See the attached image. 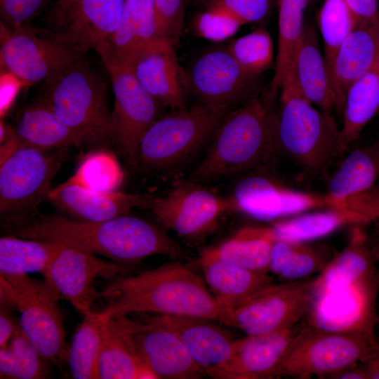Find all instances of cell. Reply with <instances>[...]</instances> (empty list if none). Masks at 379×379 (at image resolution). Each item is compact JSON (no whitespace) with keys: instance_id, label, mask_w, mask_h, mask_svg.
Masks as SVG:
<instances>
[{"instance_id":"d4e9b609","label":"cell","mask_w":379,"mask_h":379,"mask_svg":"<svg viewBox=\"0 0 379 379\" xmlns=\"http://www.w3.org/2000/svg\"><path fill=\"white\" fill-rule=\"evenodd\" d=\"M379 52V27L357 25L337 52L332 71L335 110L343 114L350 86L373 65Z\"/></svg>"},{"instance_id":"4dcf8cb0","label":"cell","mask_w":379,"mask_h":379,"mask_svg":"<svg viewBox=\"0 0 379 379\" xmlns=\"http://www.w3.org/2000/svg\"><path fill=\"white\" fill-rule=\"evenodd\" d=\"M310 0H279L278 47L270 98L293 82V67L305 25L304 12Z\"/></svg>"},{"instance_id":"e0dca14e","label":"cell","mask_w":379,"mask_h":379,"mask_svg":"<svg viewBox=\"0 0 379 379\" xmlns=\"http://www.w3.org/2000/svg\"><path fill=\"white\" fill-rule=\"evenodd\" d=\"M119 324L157 379H197L206 375L177 335L150 317L143 322L117 314Z\"/></svg>"},{"instance_id":"8fae6325","label":"cell","mask_w":379,"mask_h":379,"mask_svg":"<svg viewBox=\"0 0 379 379\" xmlns=\"http://www.w3.org/2000/svg\"><path fill=\"white\" fill-rule=\"evenodd\" d=\"M314 278L269 284L225 313L220 322L246 335H262L295 326L305 319Z\"/></svg>"},{"instance_id":"8992f818","label":"cell","mask_w":379,"mask_h":379,"mask_svg":"<svg viewBox=\"0 0 379 379\" xmlns=\"http://www.w3.org/2000/svg\"><path fill=\"white\" fill-rule=\"evenodd\" d=\"M81 55L46 82L45 97L58 117L89 146L114 144L108 86Z\"/></svg>"},{"instance_id":"2e32d148","label":"cell","mask_w":379,"mask_h":379,"mask_svg":"<svg viewBox=\"0 0 379 379\" xmlns=\"http://www.w3.org/2000/svg\"><path fill=\"white\" fill-rule=\"evenodd\" d=\"M114 96L112 123L114 144L133 167H139L141 140L164 109L140 84L133 70L109 72Z\"/></svg>"},{"instance_id":"277c9868","label":"cell","mask_w":379,"mask_h":379,"mask_svg":"<svg viewBox=\"0 0 379 379\" xmlns=\"http://www.w3.org/2000/svg\"><path fill=\"white\" fill-rule=\"evenodd\" d=\"M279 154L273 110L257 93L225 115L188 180L201 183L262 168Z\"/></svg>"},{"instance_id":"52a82bcc","label":"cell","mask_w":379,"mask_h":379,"mask_svg":"<svg viewBox=\"0 0 379 379\" xmlns=\"http://www.w3.org/2000/svg\"><path fill=\"white\" fill-rule=\"evenodd\" d=\"M60 296L47 279L0 274V302L19 313L23 333L46 360L58 367L67 363L68 352L58 305Z\"/></svg>"},{"instance_id":"9a60e30c","label":"cell","mask_w":379,"mask_h":379,"mask_svg":"<svg viewBox=\"0 0 379 379\" xmlns=\"http://www.w3.org/2000/svg\"><path fill=\"white\" fill-rule=\"evenodd\" d=\"M126 0H58L49 14L55 38L81 54L112 38Z\"/></svg>"},{"instance_id":"8d00e7d4","label":"cell","mask_w":379,"mask_h":379,"mask_svg":"<svg viewBox=\"0 0 379 379\" xmlns=\"http://www.w3.org/2000/svg\"><path fill=\"white\" fill-rule=\"evenodd\" d=\"M331 259L324 249L307 242L276 239L271 251L270 272L284 281L306 279L320 273Z\"/></svg>"},{"instance_id":"d590c367","label":"cell","mask_w":379,"mask_h":379,"mask_svg":"<svg viewBox=\"0 0 379 379\" xmlns=\"http://www.w3.org/2000/svg\"><path fill=\"white\" fill-rule=\"evenodd\" d=\"M58 243L4 234L0 239V274L46 277Z\"/></svg>"},{"instance_id":"816d5d0a","label":"cell","mask_w":379,"mask_h":379,"mask_svg":"<svg viewBox=\"0 0 379 379\" xmlns=\"http://www.w3.org/2000/svg\"><path fill=\"white\" fill-rule=\"evenodd\" d=\"M377 329L378 332V337H376L379 340V301L377 302V310H376V321L375 326V330Z\"/></svg>"},{"instance_id":"f1b7e54d","label":"cell","mask_w":379,"mask_h":379,"mask_svg":"<svg viewBox=\"0 0 379 379\" xmlns=\"http://www.w3.org/2000/svg\"><path fill=\"white\" fill-rule=\"evenodd\" d=\"M13 128L21 146L48 150L88 146L58 117L45 96L23 112Z\"/></svg>"},{"instance_id":"7c38bea8","label":"cell","mask_w":379,"mask_h":379,"mask_svg":"<svg viewBox=\"0 0 379 379\" xmlns=\"http://www.w3.org/2000/svg\"><path fill=\"white\" fill-rule=\"evenodd\" d=\"M81 55L49 31L1 24V57L7 70L25 84L47 82Z\"/></svg>"},{"instance_id":"d6986e66","label":"cell","mask_w":379,"mask_h":379,"mask_svg":"<svg viewBox=\"0 0 379 379\" xmlns=\"http://www.w3.org/2000/svg\"><path fill=\"white\" fill-rule=\"evenodd\" d=\"M163 40L154 0H126L114 35L95 51L108 72L132 70L145 53Z\"/></svg>"},{"instance_id":"f5cc1de1","label":"cell","mask_w":379,"mask_h":379,"mask_svg":"<svg viewBox=\"0 0 379 379\" xmlns=\"http://www.w3.org/2000/svg\"><path fill=\"white\" fill-rule=\"evenodd\" d=\"M192 0H187V2L188 3L189 1H192Z\"/></svg>"},{"instance_id":"6da1fadb","label":"cell","mask_w":379,"mask_h":379,"mask_svg":"<svg viewBox=\"0 0 379 379\" xmlns=\"http://www.w3.org/2000/svg\"><path fill=\"white\" fill-rule=\"evenodd\" d=\"M378 289L379 268L368 237L354 229L345 247L314 277L306 325L375 335Z\"/></svg>"},{"instance_id":"f546056e","label":"cell","mask_w":379,"mask_h":379,"mask_svg":"<svg viewBox=\"0 0 379 379\" xmlns=\"http://www.w3.org/2000/svg\"><path fill=\"white\" fill-rule=\"evenodd\" d=\"M276 237L272 227L247 226L201 255L252 271L269 273L271 251Z\"/></svg>"},{"instance_id":"44dd1931","label":"cell","mask_w":379,"mask_h":379,"mask_svg":"<svg viewBox=\"0 0 379 379\" xmlns=\"http://www.w3.org/2000/svg\"><path fill=\"white\" fill-rule=\"evenodd\" d=\"M228 200L230 209L262 220H273L325 206L323 197L288 189L273 178L260 175L241 180Z\"/></svg>"},{"instance_id":"3957f363","label":"cell","mask_w":379,"mask_h":379,"mask_svg":"<svg viewBox=\"0 0 379 379\" xmlns=\"http://www.w3.org/2000/svg\"><path fill=\"white\" fill-rule=\"evenodd\" d=\"M108 316L131 313L194 316L220 320L222 311L205 280L179 262L118 277L100 292Z\"/></svg>"},{"instance_id":"603a6c76","label":"cell","mask_w":379,"mask_h":379,"mask_svg":"<svg viewBox=\"0 0 379 379\" xmlns=\"http://www.w3.org/2000/svg\"><path fill=\"white\" fill-rule=\"evenodd\" d=\"M46 198L72 218L86 221H102L128 215L134 208H145L149 199L148 196L118 190H94L67 180L51 189Z\"/></svg>"},{"instance_id":"5bb4252c","label":"cell","mask_w":379,"mask_h":379,"mask_svg":"<svg viewBox=\"0 0 379 379\" xmlns=\"http://www.w3.org/2000/svg\"><path fill=\"white\" fill-rule=\"evenodd\" d=\"M145 208L164 227L182 237L197 239L211 233L230 206L228 199L217 196L201 183L187 180L165 195L149 197Z\"/></svg>"},{"instance_id":"f907efd6","label":"cell","mask_w":379,"mask_h":379,"mask_svg":"<svg viewBox=\"0 0 379 379\" xmlns=\"http://www.w3.org/2000/svg\"><path fill=\"white\" fill-rule=\"evenodd\" d=\"M375 222H377L378 223V230L373 239L372 241L371 240L370 241H371V244L374 254L375 255L378 268H379V219L375 220Z\"/></svg>"},{"instance_id":"681fc988","label":"cell","mask_w":379,"mask_h":379,"mask_svg":"<svg viewBox=\"0 0 379 379\" xmlns=\"http://www.w3.org/2000/svg\"><path fill=\"white\" fill-rule=\"evenodd\" d=\"M367 379H379V352L363 363Z\"/></svg>"},{"instance_id":"9c48e42d","label":"cell","mask_w":379,"mask_h":379,"mask_svg":"<svg viewBox=\"0 0 379 379\" xmlns=\"http://www.w3.org/2000/svg\"><path fill=\"white\" fill-rule=\"evenodd\" d=\"M379 352L375 335L322 331L303 326L282 359L276 378H326Z\"/></svg>"},{"instance_id":"7bdbcfd3","label":"cell","mask_w":379,"mask_h":379,"mask_svg":"<svg viewBox=\"0 0 379 379\" xmlns=\"http://www.w3.org/2000/svg\"><path fill=\"white\" fill-rule=\"evenodd\" d=\"M155 13L162 36L176 46L180 40L187 0H154Z\"/></svg>"},{"instance_id":"4316f807","label":"cell","mask_w":379,"mask_h":379,"mask_svg":"<svg viewBox=\"0 0 379 379\" xmlns=\"http://www.w3.org/2000/svg\"><path fill=\"white\" fill-rule=\"evenodd\" d=\"M293 82L300 94L319 109L331 113L335 100L315 27L305 24L293 67Z\"/></svg>"},{"instance_id":"5b68a950","label":"cell","mask_w":379,"mask_h":379,"mask_svg":"<svg viewBox=\"0 0 379 379\" xmlns=\"http://www.w3.org/2000/svg\"><path fill=\"white\" fill-rule=\"evenodd\" d=\"M273 128L279 154L308 173L324 171L349 149L331 114L307 100L294 82L281 90Z\"/></svg>"},{"instance_id":"ee69618b","label":"cell","mask_w":379,"mask_h":379,"mask_svg":"<svg viewBox=\"0 0 379 379\" xmlns=\"http://www.w3.org/2000/svg\"><path fill=\"white\" fill-rule=\"evenodd\" d=\"M243 25L238 20L213 10H203L194 20L197 34L213 41H222L234 36Z\"/></svg>"},{"instance_id":"db71d44e","label":"cell","mask_w":379,"mask_h":379,"mask_svg":"<svg viewBox=\"0 0 379 379\" xmlns=\"http://www.w3.org/2000/svg\"><path fill=\"white\" fill-rule=\"evenodd\" d=\"M378 142H379V138L378 139Z\"/></svg>"},{"instance_id":"d6a6232c","label":"cell","mask_w":379,"mask_h":379,"mask_svg":"<svg viewBox=\"0 0 379 379\" xmlns=\"http://www.w3.org/2000/svg\"><path fill=\"white\" fill-rule=\"evenodd\" d=\"M379 114V52L371 67L347 91L341 133L346 145L357 140Z\"/></svg>"},{"instance_id":"836d02e7","label":"cell","mask_w":379,"mask_h":379,"mask_svg":"<svg viewBox=\"0 0 379 379\" xmlns=\"http://www.w3.org/2000/svg\"><path fill=\"white\" fill-rule=\"evenodd\" d=\"M109 318L102 310L84 316L68 347L67 363L75 379L99 378V359Z\"/></svg>"},{"instance_id":"ac0fdd59","label":"cell","mask_w":379,"mask_h":379,"mask_svg":"<svg viewBox=\"0 0 379 379\" xmlns=\"http://www.w3.org/2000/svg\"><path fill=\"white\" fill-rule=\"evenodd\" d=\"M59 244V243H58ZM124 267L81 249L59 244L45 279L49 280L83 316L91 313L101 299L95 288L99 277L114 279Z\"/></svg>"},{"instance_id":"484cf974","label":"cell","mask_w":379,"mask_h":379,"mask_svg":"<svg viewBox=\"0 0 379 379\" xmlns=\"http://www.w3.org/2000/svg\"><path fill=\"white\" fill-rule=\"evenodd\" d=\"M379 185V142L351 151L330 179L325 207L343 209L345 204Z\"/></svg>"},{"instance_id":"7dc6e473","label":"cell","mask_w":379,"mask_h":379,"mask_svg":"<svg viewBox=\"0 0 379 379\" xmlns=\"http://www.w3.org/2000/svg\"><path fill=\"white\" fill-rule=\"evenodd\" d=\"M13 311L9 306L0 302V348L5 347L21 328L20 321Z\"/></svg>"},{"instance_id":"7a4b0ae2","label":"cell","mask_w":379,"mask_h":379,"mask_svg":"<svg viewBox=\"0 0 379 379\" xmlns=\"http://www.w3.org/2000/svg\"><path fill=\"white\" fill-rule=\"evenodd\" d=\"M5 234L71 246L119 264L156 255L178 258L182 253L179 245L157 225L128 214L86 221L36 212Z\"/></svg>"},{"instance_id":"bcb514c9","label":"cell","mask_w":379,"mask_h":379,"mask_svg":"<svg viewBox=\"0 0 379 379\" xmlns=\"http://www.w3.org/2000/svg\"><path fill=\"white\" fill-rule=\"evenodd\" d=\"M357 21V25L379 27L378 0H344Z\"/></svg>"},{"instance_id":"f6af8a7d","label":"cell","mask_w":379,"mask_h":379,"mask_svg":"<svg viewBox=\"0 0 379 379\" xmlns=\"http://www.w3.org/2000/svg\"><path fill=\"white\" fill-rule=\"evenodd\" d=\"M46 0H0L1 24L9 29L27 25Z\"/></svg>"},{"instance_id":"4fadbf2b","label":"cell","mask_w":379,"mask_h":379,"mask_svg":"<svg viewBox=\"0 0 379 379\" xmlns=\"http://www.w3.org/2000/svg\"><path fill=\"white\" fill-rule=\"evenodd\" d=\"M185 74L189 97L197 103L233 109L259 90V76L244 70L226 46L199 55Z\"/></svg>"},{"instance_id":"83f0119b","label":"cell","mask_w":379,"mask_h":379,"mask_svg":"<svg viewBox=\"0 0 379 379\" xmlns=\"http://www.w3.org/2000/svg\"><path fill=\"white\" fill-rule=\"evenodd\" d=\"M199 262L205 282L222 311V317L251 294L273 283L269 273L252 271L218 259L200 255Z\"/></svg>"},{"instance_id":"74e56055","label":"cell","mask_w":379,"mask_h":379,"mask_svg":"<svg viewBox=\"0 0 379 379\" xmlns=\"http://www.w3.org/2000/svg\"><path fill=\"white\" fill-rule=\"evenodd\" d=\"M48 362L20 328L0 348V378H47Z\"/></svg>"},{"instance_id":"11a10c76","label":"cell","mask_w":379,"mask_h":379,"mask_svg":"<svg viewBox=\"0 0 379 379\" xmlns=\"http://www.w3.org/2000/svg\"><path fill=\"white\" fill-rule=\"evenodd\" d=\"M378 341H379V340H378Z\"/></svg>"},{"instance_id":"e575fe53","label":"cell","mask_w":379,"mask_h":379,"mask_svg":"<svg viewBox=\"0 0 379 379\" xmlns=\"http://www.w3.org/2000/svg\"><path fill=\"white\" fill-rule=\"evenodd\" d=\"M369 223L362 215L347 210L328 208L278 221L271 227L276 239L307 242L325 237L347 225Z\"/></svg>"},{"instance_id":"60d3db41","label":"cell","mask_w":379,"mask_h":379,"mask_svg":"<svg viewBox=\"0 0 379 379\" xmlns=\"http://www.w3.org/2000/svg\"><path fill=\"white\" fill-rule=\"evenodd\" d=\"M226 47L241 67L251 74L260 76L274 65L272 39L265 28L233 39Z\"/></svg>"},{"instance_id":"ffe728a7","label":"cell","mask_w":379,"mask_h":379,"mask_svg":"<svg viewBox=\"0 0 379 379\" xmlns=\"http://www.w3.org/2000/svg\"><path fill=\"white\" fill-rule=\"evenodd\" d=\"M300 326L235 339L230 358L206 375L218 379L276 378L282 359L302 327Z\"/></svg>"},{"instance_id":"f35d334b","label":"cell","mask_w":379,"mask_h":379,"mask_svg":"<svg viewBox=\"0 0 379 379\" xmlns=\"http://www.w3.org/2000/svg\"><path fill=\"white\" fill-rule=\"evenodd\" d=\"M318 24L324 43V56L331 80L337 52L357 25V21L344 0H324L319 12Z\"/></svg>"},{"instance_id":"30bf717a","label":"cell","mask_w":379,"mask_h":379,"mask_svg":"<svg viewBox=\"0 0 379 379\" xmlns=\"http://www.w3.org/2000/svg\"><path fill=\"white\" fill-rule=\"evenodd\" d=\"M30 146H21L0 162V213L5 231L36 213L51 189L62 158Z\"/></svg>"},{"instance_id":"c3c4849f","label":"cell","mask_w":379,"mask_h":379,"mask_svg":"<svg viewBox=\"0 0 379 379\" xmlns=\"http://www.w3.org/2000/svg\"><path fill=\"white\" fill-rule=\"evenodd\" d=\"M331 379H367L366 372L362 364H355L326 377Z\"/></svg>"},{"instance_id":"b9f144b4","label":"cell","mask_w":379,"mask_h":379,"mask_svg":"<svg viewBox=\"0 0 379 379\" xmlns=\"http://www.w3.org/2000/svg\"><path fill=\"white\" fill-rule=\"evenodd\" d=\"M203 10H213L230 15L243 25L260 22L270 15L273 0H192Z\"/></svg>"},{"instance_id":"cb8c5ba5","label":"cell","mask_w":379,"mask_h":379,"mask_svg":"<svg viewBox=\"0 0 379 379\" xmlns=\"http://www.w3.org/2000/svg\"><path fill=\"white\" fill-rule=\"evenodd\" d=\"M153 320L173 331L194 361L206 372L230 357L235 339L213 319L194 316L152 315Z\"/></svg>"},{"instance_id":"ba28073f","label":"cell","mask_w":379,"mask_h":379,"mask_svg":"<svg viewBox=\"0 0 379 379\" xmlns=\"http://www.w3.org/2000/svg\"><path fill=\"white\" fill-rule=\"evenodd\" d=\"M231 109L227 106L196 103L161 115L141 140L139 166L161 171L182 163L208 142Z\"/></svg>"},{"instance_id":"ab89813d","label":"cell","mask_w":379,"mask_h":379,"mask_svg":"<svg viewBox=\"0 0 379 379\" xmlns=\"http://www.w3.org/2000/svg\"><path fill=\"white\" fill-rule=\"evenodd\" d=\"M104 149L87 154L67 180L98 191L118 190L124 180L122 168L116 157Z\"/></svg>"},{"instance_id":"7402d4cb","label":"cell","mask_w":379,"mask_h":379,"mask_svg":"<svg viewBox=\"0 0 379 379\" xmlns=\"http://www.w3.org/2000/svg\"><path fill=\"white\" fill-rule=\"evenodd\" d=\"M175 46L163 40L145 53L133 72L144 88L164 107L181 110L188 107L189 93L185 70Z\"/></svg>"},{"instance_id":"1f68e13d","label":"cell","mask_w":379,"mask_h":379,"mask_svg":"<svg viewBox=\"0 0 379 379\" xmlns=\"http://www.w3.org/2000/svg\"><path fill=\"white\" fill-rule=\"evenodd\" d=\"M99 379H157L141 359L116 316L105 327L99 359Z\"/></svg>"}]
</instances>
